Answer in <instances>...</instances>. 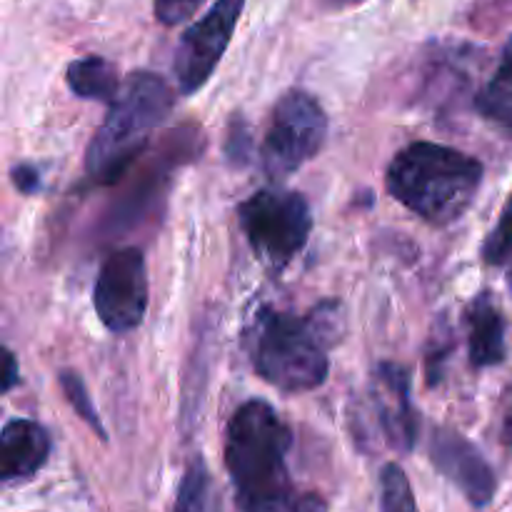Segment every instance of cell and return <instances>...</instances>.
Returning <instances> with one entry per match:
<instances>
[{"instance_id": "cell-1", "label": "cell", "mask_w": 512, "mask_h": 512, "mask_svg": "<svg viewBox=\"0 0 512 512\" xmlns=\"http://www.w3.org/2000/svg\"><path fill=\"white\" fill-rule=\"evenodd\" d=\"M293 433L273 405L248 400L225 428V468L238 512H328L318 493H303L288 473Z\"/></svg>"}, {"instance_id": "cell-2", "label": "cell", "mask_w": 512, "mask_h": 512, "mask_svg": "<svg viewBox=\"0 0 512 512\" xmlns=\"http://www.w3.org/2000/svg\"><path fill=\"white\" fill-rule=\"evenodd\" d=\"M483 183V163L458 148L413 143L388 168V193L425 223L450 225L463 218Z\"/></svg>"}, {"instance_id": "cell-3", "label": "cell", "mask_w": 512, "mask_h": 512, "mask_svg": "<svg viewBox=\"0 0 512 512\" xmlns=\"http://www.w3.org/2000/svg\"><path fill=\"white\" fill-rule=\"evenodd\" d=\"M328 305H320L313 315L283 313L270 305L258 308L245 333L250 363L255 373L283 393H310L328 378V323L335 315H325Z\"/></svg>"}, {"instance_id": "cell-4", "label": "cell", "mask_w": 512, "mask_h": 512, "mask_svg": "<svg viewBox=\"0 0 512 512\" xmlns=\"http://www.w3.org/2000/svg\"><path fill=\"white\" fill-rule=\"evenodd\" d=\"M173 108V93L158 73L135 70L120 85L105 123L95 130L85 153V170L93 183H115L133 165Z\"/></svg>"}, {"instance_id": "cell-5", "label": "cell", "mask_w": 512, "mask_h": 512, "mask_svg": "<svg viewBox=\"0 0 512 512\" xmlns=\"http://www.w3.org/2000/svg\"><path fill=\"white\" fill-rule=\"evenodd\" d=\"M240 230L263 263L280 270L305 248L313 230L308 200L295 190L263 188L238 208Z\"/></svg>"}, {"instance_id": "cell-6", "label": "cell", "mask_w": 512, "mask_h": 512, "mask_svg": "<svg viewBox=\"0 0 512 512\" xmlns=\"http://www.w3.org/2000/svg\"><path fill=\"white\" fill-rule=\"evenodd\" d=\"M328 135V115L305 90H288L275 103L265 130L263 168L268 178L283 180L318 155Z\"/></svg>"}, {"instance_id": "cell-7", "label": "cell", "mask_w": 512, "mask_h": 512, "mask_svg": "<svg viewBox=\"0 0 512 512\" xmlns=\"http://www.w3.org/2000/svg\"><path fill=\"white\" fill-rule=\"evenodd\" d=\"M100 323L115 335L133 333L148 313V268L143 250L120 248L100 268L93 293Z\"/></svg>"}, {"instance_id": "cell-8", "label": "cell", "mask_w": 512, "mask_h": 512, "mask_svg": "<svg viewBox=\"0 0 512 512\" xmlns=\"http://www.w3.org/2000/svg\"><path fill=\"white\" fill-rule=\"evenodd\" d=\"M245 0H215L213 8L190 25L175 50L173 70L183 95H193L210 80L233 40Z\"/></svg>"}, {"instance_id": "cell-9", "label": "cell", "mask_w": 512, "mask_h": 512, "mask_svg": "<svg viewBox=\"0 0 512 512\" xmlns=\"http://www.w3.org/2000/svg\"><path fill=\"white\" fill-rule=\"evenodd\" d=\"M368 413L383 443L395 453H413L418 413L410 400V375L398 363L375 365L368 385Z\"/></svg>"}, {"instance_id": "cell-10", "label": "cell", "mask_w": 512, "mask_h": 512, "mask_svg": "<svg viewBox=\"0 0 512 512\" xmlns=\"http://www.w3.org/2000/svg\"><path fill=\"white\" fill-rule=\"evenodd\" d=\"M430 460L435 470L450 480L475 508L493 503L498 480L478 448L458 430L438 428L430 440Z\"/></svg>"}, {"instance_id": "cell-11", "label": "cell", "mask_w": 512, "mask_h": 512, "mask_svg": "<svg viewBox=\"0 0 512 512\" xmlns=\"http://www.w3.org/2000/svg\"><path fill=\"white\" fill-rule=\"evenodd\" d=\"M50 438L35 420L13 418L0 435V478L3 483L28 480L48 463Z\"/></svg>"}, {"instance_id": "cell-12", "label": "cell", "mask_w": 512, "mask_h": 512, "mask_svg": "<svg viewBox=\"0 0 512 512\" xmlns=\"http://www.w3.org/2000/svg\"><path fill=\"white\" fill-rule=\"evenodd\" d=\"M468 325V353L473 368H493L505 360V318L493 295H475L465 310Z\"/></svg>"}, {"instance_id": "cell-13", "label": "cell", "mask_w": 512, "mask_h": 512, "mask_svg": "<svg viewBox=\"0 0 512 512\" xmlns=\"http://www.w3.org/2000/svg\"><path fill=\"white\" fill-rule=\"evenodd\" d=\"M68 88L73 90L78 98L83 100H103V103H113L120 93V75L110 60L100 58V55H88V58H78L68 65Z\"/></svg>"}, {"instance_id": "cell-14", "label": "cell", "mask_w": 512, "mask_h": 512, "mask_svg": "<svg viewBox=\"0 0 512 512\" xmlns=\"http://www.w3.org/2000/svg\"><path fill=\"white\" fill-rule=\"evenodd\" d=\"M475 110L490 125L512 135V38L505 45L498 70L475 98Z\"/></svg>"}, {"instance_id": "cell-15", "label": "cell", "mask_w": 512, "mask_h": 512, "mask_svg": "<svg viewBox=\"0 0 512 512\" xmlns=\"http://www.w3.org/2000/svg\"><path fill=\"white\" fill-rule=\"evenodd\" d=\"M173 512H220V495L203 458H195L180 480Z\"/></svg>"}, {"instance_id": "cell-16", "label": "cell", "mask_w": 512, "mask_h": 512, "mask_svg": "<svg viewBox=\"0 0 512 512\" xmlns=\"http://www.w3.org/2000/svg\"><path fill=\"white\" fill-rule=\"evenodd\" d=\"M380 512H418L408 475L395 463H388L380 473Z\"/></svg>"}, {"instance_id": "cell-17", "label": "cell", "mask_w": 512, "mask_h": 512, "mask_svg": "<svg viewBox=\"0 0 512 512\" xmlns=\"http://www.w3.org/2000/svg\"><path fill=\"white\" fill-rule=\"evenodd\" d=\"M58 383H60V388H63L65 400L70 403V408L78 413V418H83L85 423H88V428L93 430L100 440H108V433H105L103 423H100L98 410H95L93 400H90L83 378L75 373H70V370H63V373L58 375Z\"/></svg>"}, {"instance_id": "cell-18", "label": "cell", "mask_w": 512, "mask_h": 512, "mask_svg": "<svg viewBox=\"0 0 512 512\" xmlns=\"http://www.w3.org/2000/svg\"><path fill=\"white\" fill-rule=\"evenodd\" d=\"M512 255V195L505 203V208L500 210V218L495 223V228L490 230L488 240L483 245V260L488 265H500L505 263Z\"/></svg>"}, {"instance_id": "cell-19", "label": "cell", "mask_w": 512, "mask_h": 512, "mask_svg": "<svg viewBox=\"0 0 512 512\" xmlns=\"http://www.w3.org/2000/svg\"><path fill=\"white\" fill-rule=\"evenodd\" d=\"M205 0H155V18L163 25H180L193 18Z\"/></svg>"}, {"instance_id": "cell-20", "label": "cell", "mask_w": 512, "mask_h": 512, "mask_svg": "<svg viewBox=\"0 0 512 512\" xmlns=\"http://www.w3.org/2000/svg\"><path fill=\"white\" fill-rule=\"evenodd\" d=\"M13 183L20 193L30 195L40 188V175L33 165H15L13 168Z\"/></svg>"}, {"instance_id": "cell-21", "label": "cell", "mask_w": 512, "mask_h": 512, "mask_svg": "<svg viewBox=\"0 0 512 512\" xmlns=\"http://www.w3.org/2000/svg\"><path fill=\"white\" fill-rule=\"evenodd\" d=\"M500 440H503V445L512 448V385L505 393L503 410H500Z\"/></svg>"}, {"instance_id": "cell-22", "label": "cell", "mask_w": 512, "mask_h": 512, "mask_svg": "<svg viewBox=\"0 0 512 512\" xmlns=\"http://www.w3.org/2000/svg\"><path fill=\"white\" fill-rule=\"evenodd\" d=\"M18 385V358H15L10 350H5V380H3V393H10V390Z\"/></svg>"}, {"instance_id": "cell-23", "label": "cell", "mask_w": 512, "mask_h": 512, "mask_svg": "<svg viewBox=\"0 0 512 512\" xmlns=\"http://www.w3.org/2000/svg\"><path fill=\"white\" fill-rule=\"evenodd\" d=\"M508 285H510V290H512V265H510V270H508Z\"/></svg>"}]
</instances>
